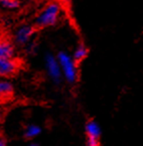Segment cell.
I'll return each instance as SVG.
<instances>
[{"label":"cell","mask_w":143,"mask_h":146,"mask_svg":"<svg viewBox=\"0 0 143 146\" xmlns=\"http://www.w3.org/2000/svg\"><path fill=\"white\" fill-rule=\"evenodd\" d=\"M62 13V4L58 1L49 2L41 12L34 18V24L37 27L45 28L53 26L59 21Z\"/></svg>","instance_id":"obj_1"},{"label":"cell","mask_w":143,"mask_h":146,"mask_svg":"<svg viewBox=\"0 0 143 146\" xmlns=\"http://www.w3.org/2000/svg\"><path fill=\"white\" fill-rule=\"evenodd\" d=\"M58 60L61 66V70L64 75L65 79L70 83H74L77 80L78 73H77V66L74 58L70 54L65 52H61L58 54Z\"/></svg>","instance_id":"obj_2"},{"label":"cell","mask_w":143,"mask_h":146,"mask_svg":"<svg viewBox=\"0 0 143 146\" xmlns=\"http://www.w3.org/2000/svg\"><path fill=\"white\" fill-rule=\"evenodd\" d=\"M45 68L49 73L51 79L53 80L55 83H59L62 79V70H61V66L59 64L58 58H56L51 54H47L45 58Z\"/></svg>","instance_id":"obj_3"},{"label":"cell","mask_w":143,"mask_h":146,"mask_svg":"<svg viewBox=\"0 0 143 146\" xmlns=\"http://www.w3.org/2000/svg\"><path fill=\"white\" fill-rule=\"evenodd\" d=\"M34 33V27L32 25H28V24H23V25L19 26L17 28L16 32H15V41L16 43L20 45L26 44L31 38V36Z\"/></svg>","instance_id":"obj_4"},{"label":"cell","mask_w":143,"mask_h":146,"mask_svg":"<svg viewBox=\"0 0 143 146\" xmlns=\"http://www.w3.org/2000/svg\"><path fill=\"white\" fill-rule=\"evenodd\" d=\"M19 68V64L12 58H0V77H10Z\"/></svg>","instance_id":"obj_5"},{"label":"cell","mask_w":143,"mask_h":146,"mask_svg":"<svg viewBox=\"0 0 143 146\" xmlns=\"http://www.w3.org/2000/svg\"><path fill=\"white\" fill-rule=\"evenodd\" d=\"M86 132L89 138H94L98 139L101 135V128L98 125V123L91 120L86 124Z\"/></svg>","instance_id":"obj_6"},{"label":"cell","mask_w":143,"mask_h":146,"mask_svg":"<svg viewBox=\"0 0 143 146\" xmlns=\"http://www.w3.org/2000/svg\"><path fill=\"white\" fill-rule=\"evenodd\" d=\"M13 87L7 80H0V100H7L12 95Z\"/></svg>","instance_id":"obj_7"},{"label":"cell","mask_w":143,"mask_h":146,"mask_svg":"<svg viewBox=\"0 0 143 146\" xmlns=\"http://www.w3.org/2000/svg\"><path fill=\"white\" fill-rule=\"evenodd\" d=\"M14 54L13 45L8 40H0V58H10Z\"/></svg>","instance_id":"obj_8"},{"label":"cell","mask_w":143,"mask_h":146,"mask_svg":"<svg viewBox=\"0 0 143 146\" xmlns=\"http://www.w3.org/2000/svg\"><path fill=\"white\" fill-rule=\"evenodd\" d=\"M87 54H88L87 47L84 44H79L77 48H76L75 52H74L73 58L75 60V62H81V60H83L87 56Z\"/></svg>","instance_id":"obj_9"},{"label":"cell","mask_w":143,"mask_h":146,"mask_svg":"<svg viewBox=\"0 0 143 146\" xmlns=\"http://www.w3.org/2000/svg\"><path fill=\"white\" fill-rule=\"evenodd\" d=\"M41 129L39 128L37 125H29V126L26 128L25 132H24V135H25L26 138L28 139H31V138L37 137L39 133H41Z\"/></svg>","instance_id":"obj_10"},{"label":"cell","mask_w":143,"mask_h":146,"mask_svg":"<svg viewBox=\"0 0 143 146\" xmlns=\"http://www.w3.org/2000/svg\"><path fill=\"white\" fill-rule=\"evenodd\" d=\"M19 0H4L2 1V5L5 8L8 9H16L19 7Z\"/></svg>","instance_id":"obj_11"},{"label":"cell","mask_w":143,"mask_h":146,"mask_svg":"<svg viewBox=\"0 0 143 146\" xmlns=\"http://www.w3.org/2000/svg\"><path fill=\"white\" fill-rule=\"evenodd\" d=\"M88 146H100V145H99L98 139L89 138V140H88Z\"/></svg>","instance_id":"obj_12"},{"label":"cell","mask_w":143,"mask_h":146,"mask_svg":"<svg viewBox=\"0 0 143 146\" xmlns=\"http://www.w3.org/2000/svg\"><path fill=\"white\" fill-rule=\"evenodd\" d=\"M35 50V43H29L27 46V52H33Z\"/></svg>","instance_id":"obj_13"},{"label":"cell","mask_w":143,"mask_h":146,"mask_svg":"<svg viewBox=\"0 0 143 146\" xmlns=\"http://www.w3.org/2000/svg\"><path fill=\"white\" fill-rule=\"evenodd\" d=\"M0 146H7L6 143H5V141L3 139H0Z\"/></svg>","instance_id":"obj_14"},{"label":"cell","mask_w":143,"mask_h":146,"mask_svg":"<svg viewBox=\"0 0 143 146\" xmlns=\"http://www.w3.org/2000/svg\"><path fill=\"white\" fill-rule=\"evenodd\" d=\"M28 146H37V144H35V143H30Z\"/></svg>","instance_id":"obj_15"},{"label":"cell","mask_w":143,"mask_h":146,"mask_svg":"<svg viewBox=\"0 0 143 146\" xmlns=\"http://www.w3.org/2000/svg\"><path fill=\"white\" fill-rule=\"evenodd\" d=\"M0 1H1V2H2V1H4V0H0Z\"/></svg>","instance_id":"obj_16"},{"label":"cell","mask_w":143,"mask_h":146,"mask_svg":"<svg viewBox=\"0 0 143 146\" xmlns=\"http://www.w3.org/2000/svg\"><path fill=\"white\" fill-rule=\"evenodd\" d=\"M0 117H1V112H0Z\"/></svg>","instance_id":"obj_17"},{"label":"cell","mask_w":143,"mask_h":146,"mask_svg":"<svg viewBox=\"0 0 143 146\" xmlns=\"http://www.w3.org/2000/svg\"><path fill=\"white\" fill-rule=\"evenodd\" d=\"M37 1H41V0H37Z\"/></svg>","instance_id":"obj_18"}]
</instances>
